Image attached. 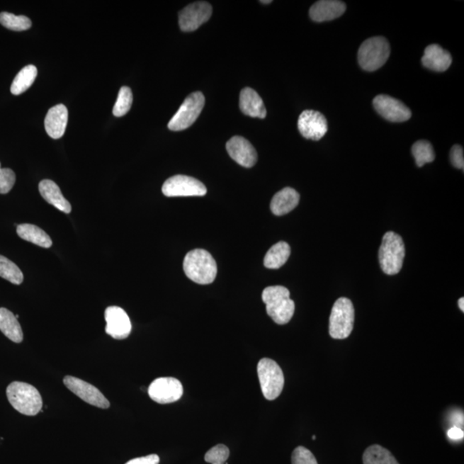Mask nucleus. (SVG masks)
Wrapping results in <instances>:
<instances>
[{"label": "nucleus", "mask_w": 464, "mask_h": 464, "mask_svg": "<svg viewBox=\"0 0 464 464\" xmlns=\"http://www.w3.org/2000/svg\"><path fill=\"white\" fill-rule=\"evenodd\" d=\"M405 254L404 242L402 237L394 232L385 233L378 255L379 264L383 273L394 276L400 272Z\"/></svg>", "instance_id": "nucleus-4"}, {"label": "nucleus", "mask_w": 464, "mask_h": 464, "mask_svg": "<svg viewBox=\"0 0 464 464\" xmlns=\"http://www.w3.org/2000/svg\"><path fill=\"white\" fill-rule=\"evenodd\" d=\"M0 277L15 285H20L23 281L21 270L14 262L3 256H0Z\"/></svg>", "instance_id": "nucleus-29"}, {"label": "nucleus", "mask_w": 464, "mask_h": 464, "mask_svg": "<svg viewBox=\"0 0 464 464\" xmlns=\"http://www.w3.org/2000/svg\"><path fill=\"white\" fill-rule=\"evenodd\" d=\"M148 394L159 404H168L180 400L183 397V385L175 378H157L149 386Z\"/></svg>", "instance_id": "nucleus-10"}, {"label": "nucleus", "mask_w": 464, "mask_h": 464, "mask_svg": "<svg viewBox=\"0 0 464 464\" xmlns=\"http://www.w3.org/2000/svg\"><path fill=\"white\" fill-rule=\"evenodd\" d=\"M0 330L11 341L16 343L23 341L21 325L15 315L6 308H0Z\"/></svg>", "instance_id": "nucleus-23"}, {"label": "nucleus", "mask_w": 464, "mask_h": 464, "mask_svg": "<svg viewBox=\"0 0 464 464\" xmlns=\"http://www.w3.org/2000/svg\"><path fill=\"white\" fill-rule=\"evenodd\" d=\"M162 192L167 197H188L204 196L208 191L200 181L191 176L176 175L165 181Z\"/></svg>", "instance_id": "nucleus-9"}, {"label": "nucleus", "mask_w": 464, "mask_h": 464, "mask_svg": "<svg viewBox=\"0 0 464 464\" xmlns=\"http://www.w3.org/2000/svg\"><path fill=\"white\" fill-rule=\"evenodd\" d=\"M230 157L241 166L251 168L257 162V152L249 141L241 136H234L227 144Z\"/></svg>", "instance_id": "nucleus-16"}, {"label": "nucleus", "mask_w": 464, "mask_h": 464, "mask_svg": "<svg viewBox=\"0 0 464 464\" xmlns=\"http://www.w3.org/2000/svg\"><path fill=\"white\" fill-rule=\"evenodd\" d=\"M412 153L418 167L431 163L435 159L433 145L429 141L419 140L412 147Z\"/></svg>", "instance_id": "nucleus-28"}, {"label": "nucleus", "mask_w": 464, "mask_h": 464, "mask_svg": "<svg viewBox=\"0 0 464 464\" xmlns=\"http://www.w3.org/2000/svg\"><path fill=\"white\" fill-rule=\"evenodd\" d=\"M290 248L285 242H278L272 246L266 254L264 266L269 269H278L282 267L289 259Z\"/></svg>", "instance_id": "nucleus-25"}, {"label": "nucleus", "mask_w": 464, "mask_h": 464, "mask_svg": "<svg viewBox=\"0 0 464 464\" xmlns=\"http://www.w3.org/2000/svg\"><path fill=\"white\" fill-rule=\"evenodd\" d=\"M39 191L43 199L64 213H70L69 201L62 195L59 186L51 180H43L39 184Z\"/></svg>", "instance_id": "nucleus-22"}, {"label": "nucleus", "mask_w": 464, "mask_h": 464, "mask_svg": "<svg viewBox=\"0 0 464 464\" xmlns=\"http://www.w3.org/2000/svg\"><path fill=\"white\" fill-rule=\"evenodd\" d=\"M423 66L435 72H446L449 69L453 57L449 52L443 50L437 44L426 47L421 59Z\"/></svg>", "instance_id": "nucleus-19"}, {"label": "nucleus", "mask_w": 464, "mask_h": 464, "mask_svg": "<svg viewBox=\"0 0 464 464\" xmlns=\"http://www.w3.org/2000/svg\"><path fill=\"white\" fill-rule=\"evenodd\" d=\"M230 455V450L225 445H217L205 455V461L211 464H225Z\"/></svg>", "instance_id": "nucleus-32"}, {"label": "nucleus", "mask_w": 464, "mask_h": 464, "mask_svg": "<svg viewBox=\"0 0 464 464\" xmlns=\"http://www.w3.org/2000/svg\"><path fill=\"white\" fill-rule=\"evenodd\" d=\"M205 106V96L203 93L196 91L189 95L183 104L169 120L168 128L171 131H183L191 127L200 116Z\"/></svg>", "instance_id": "nucleus-8"}, {"label": "nucleus", "mask_w": 464, "mask_h": 464, "mask_svg": "<svg viewBox=\"0 0 464 464\" xmlns=\"http://www.w3.org/2000/svg\"><path fill=\"white\" fill-rule=\"evenodd\" d=\"M390 55L389 42L382 36H375L361 44L358 52V63L365 71H377L386 63Z\"/></svg>", "instance_id": "nucleus-5"}, {"label": "nucleus", "mask_w": 464, "mask_h": 464, "mask_svg": "<svg viewBox=\"0 0 464 464\" xmlns=\"http://www.w3.org/2000/svg\"><path fill=\"white\" fill-rule=\"evenodd\" d=\"M346 11V4L337 0H321L310 9V17L315 22L331 21L340 18Z\"/></svg>", "instance_id": "nucleus-17"}, {"label": "nucleus", "mask_w": 464, "mask_h": 464, "mask_svg": "<svg viewBox=\"0 0 464 464\" xmlns=\"http://www.w3.org/2000/svg\"><path fill=\"white\" fill-rule=\"evenodd\" d=\"M364 464H399L390 451L381 446H371L366 450L363 455Z\"/></svg>", "instance_id": "nucleus-27"}, {"label": "nucleus", "mask_w": 464, "mask_h": 464, "mask_svg": "<svg viewBox=\"0 0 464 464\" xmlns=\"http://www.w3.org/2000/svg\"><path fill=\"white\" fill-rule=\"evenodd\" d=\"M132 103V93L131 89L127 86L120 88L117 98L113 114L116 117L123 116L130 111Z\"/></svg>", "instance_id": "nucleus-31"}, {"label": "nucleus", "mask_w": 464, "mask_h": 464, "mask_svg": "<svg viewBox=\"0 0 464 464\" xmlns=\"http://www.w3.org/2000/svg\"><path fill=\"white\" fill-rule=\"evenodd\" d=\"M373 106L379 115L392 123L409 120L411 111L401 101L387 95H379L373 100Z\"/></svg>", "instance_id": "nucleus-13"}, {"label": "nucleus", "mask_w": 464, "mask_h": 464, "mask_svg": "<svg viewBox=\"0 0 464 464\" xmlns=\"http://www.w3.org/2000/svg\"><path fill=\"white\" fill-rule=\"evenodd\" d=\"M213 14V7L209 3L198 1L179 12V26L184 32L195 31L208 22Z\"/></svg>", "instance_id": "nucleus-11"}, {"label": "nucleus", "mask_w": 464, "mask_h": 464, "mask_svg": "<svg viewBox=\"0 0 464 464\" xmlns=\"http://www.w3.org/2000/svg\"><path fill=\"white\" fill-rule=\"evenodd\" d=\"M298 128L305 139L317 141L328 132V122L320 112L305 111L298 118Z\"/></svg>", "instance_id": "nucleus-14"}, {"label": "nucleus", "mask_w": 464, "mask_h": 464, "mask_svg": "<svg viewBox=\"0 0 464 464\" xmlns=\"http://www.w3.org/2000/svg\"><path fill=\"white\" fill-rule=\"evenodd\" d=\"M160 461L159 455L156 454L149 455L147 457L137 458L130 460L126 464H159Z\"/></svg>", "instance_id": "nucleus-36"}, {"label": "nucleus", "mask_w": 464, "mask_h": 464, "mask_svg": "<svg viewBox=\"0 0 464 464\" xmlns=\"http://www.w3.org/2000/svg\"><path fill=\"white\" fill-rule=\"evenodd\" d=\"M451 164L455 168L463 169L464 168L463 148L458 145H454L451 150Z\"/></svg>", "instance_id": "nucleus-35"}, {"label": "nucleus", "mask_w": 464, "mask_h": 464, "mask_svg": "<svg viewBox=\"0 0 464 464\" xmlns=\"http://www.w3.org/2000/svg\"><path fill=\"white\" fill-rule=\"evenodd\" d=\"M458 306H459L460 310H461L462 312H464V298H460V300H458Z\"/></svg>", "instance_id": "nucleus-38"}, {"label": "nucleus", "mask_w": 464, "mask_h": 464, "mask_svg": "<svg viewBox=\"0 0 464 464\" xmlns=\"http://www.w3.org/2000/svg\"><path fill=\"white\" fill-rule=\"evenodd\" d=\"M64 385L69 389L72 393L78 395L83 401L92 406L100 407V409H108L111 406L110 402L95 386L90 385L86 381L78 378L67 376L64 378Z\"/></svg>", "instance_id": "nucleus-12"}, {"label": "nucleus", "mask_w": 464, "mask_h": 464, "mask_svg": "<svg viewBox=\"0 0 464 464\" xmlns=\"http://www.w3.org/2000/svg\"><path fill=\"white\" fill-rule=\"evenodd\" d=\"M292 464H318L312 451L304 446H298L293 451Z\"/></svg>", "instance_id": "nucleus-33"}, {"label": "nucleus", "mask_w": 464, "mask_h": 464, "mask_svg": "<svg viewBox=\"0 0 464 464\" xmlns=\"http://www.w3.org/2000/svg\"><path fill=\"white\" fill-rule=\"evenodd\" d=\"M36 76H38V68L33 64L23 67L11 84L12 94L20 95L26 92L33 84Z\"/></svg>", "instance_id": "nucleus-26"}, {"label": "nucleus", "mask_w": 464, "mask_h": 464, "mask_svg": "<svg viewBox=\"0 0 464 464\" xmlns=\"http://www.w3.org/2000/svg\"><path fill=\"white\" fill-rule=\"evenodd\" d=\"M355 310L352 301L340 298L334 302L329 317V334L336 340L348 338L353 329Z\"/></svg>", "instance_id": "nucleus-6"}, {"label": "nucleus", "mask_w": 464, "mask_h": 464, "mask_svg": "<svg viewBox=\"0 0 464 464\" xmlns=\"http://www.w3.org/2000/svg\"><path fill=\"white\" fill-rule=\"evenodd\" d=\"M0 23L11 30L23 31L29 30L32 23L26 16H16L9 12L0 13Z\"/></svg>", "instance_id": "nucleus-30"}, {"label": "nucleus", "mask_w": 464, "mask_h": 464, "mask_svg": "<svg viewBox=\"0 0 464 464\" xmlns=\"http://www.w3.org/2000/svg\"><path fill=\"white\" fill-rule=\"evenodd\" d=\"M6 395L11 405L20 414L34 417L41 412L43 405L41 395L29 383H11L7 387Z\"/></svg>", "instance_id": "nucleus-3"}, {"label": "nucleus", "mask_w": 464, "mask_h": 464, "mask_svg": "<svg viewBox=\"0 0 464 464\" xmlns=\"http://www.w3.org/2000/svg\"><path fill=\"white\" fill-rule=\"evenodd\" d=\"M257 373L264 397L268 401L276 400L285 385L284 373L280 366L271 358H261L257 365Z\"/></svg>", "instance_id": "nucleus-7"}, {"label": "nucleus", "mask_w": 464, "mask_h": 464, "mask_svg": "<svg viewBox=\"0 0 464 464\" xmlns=\"http://www.w3.org/2000/svg\"><path fill=\"white\" fill-rule=\"evenodd\" d=\"M106 333L116 340H123L131 333L132 324L125 310L118 306H111L105 310Z\"/></svg>", "instance_id": "nucleus-15"}, {"label": "nucleus", "mask_w": 464, "mask_h": 464, "mask_svg": "<svg viewBox=\"0 0 464 464\" xmlns=\"http://www.w3.org/2000/svg\"><path fill=\"white\" fill-rule=\"evenodd\" d=\"M18 235L22 239L43 248H50L52 242L50 236L41 228L34 225L23 224L17 227Z\"/></svg>", "instance_id": "nucleus-24"}, {"label": "nucleus", "mask_w": 464, "mask_h": 464, "mask_svg": "<svg viewBox=\"0 0 464 464\" xmlns=\"http://www.w3.org/2000/svg\"><path fill=\"white\" fill-rule=\"evenodd\" d=\"M262 301L266 310L277 324H288L295 312V302L290 298V292L285 286H268L262 292Z\"/></svg>", "instance_id": "nucleus-1"}, {"label": "nucleus", "mask_w": 464, "mask_h": 464, "mask_svg": "<svg viewBox=\"0 0 464 464\" xmlns=\"http://www.w3.org/2000/svg\"><path fill=\"white\" fill-rule=\"evenodd\" d=\"M261 4H270V3H272V1H270V0H269V1H261Z\"/></svg>", "instance_id": "nucleus-39"}, {"label": "nucleus", "mask_w": 464, "mask_h": 464, "mask_svg": "<svg viewBox=\"0 0 464 464\" xmlns=\"http://www.w3.org/2000/svg\"><path fill=\"white\" fill-rule=\"evenodd\" d=\"M68 120V111L63 104L56 105L48 111L44 124L47 135L52 139L62 138L66 132Z\"/></svg>", "instance_id": "nucleus-18"}, {"label": "nucleus", "mask_w": 464, "mask_h": 464, "mask_svg": "<svg viewBox=\"0 0 464 464\" xmlns=\"http://www.w3.org/2000/svg\"><path fill=\"white\" fill-rule=\"evenodd\" d=\"M300 196L295 189L285 188L273 197L270 208L274 215H288L300 203Z\"/></svg>", "instance_id": "nucleus-21"}, {"label": "nucleus", "mask_w": 464, "mask_h": 464, "mask_svg": "<svg viewBox=\"0 0 464 464\" xmlns=\"http://www.w3.org/2000/svg\"><path fill=\"white\" fill-rule=\"evenodd\" d=\"M186 276L200 285H208L217 276V264L211 254L205 249H193L186 255L183 261Z\"/></svg>", "instance_id": "nucleus-2"}, {"label": "nucleus", "mask_w": 464, "mask_h": 464, "mask_svg": "<svg viewBox=\"0 0 464 464\" xmlns=\"http://www.w3.org/2000/svg\"><path fill=\"white\" fill-rule=\"evenodd\" d=\"M239 106L244 115L255 118L264 119L267 115L265 104L258 93L251 88H244L241 91Z\"/></svg>", "instance_id": "nucleus-20"}, {"label": "nucleus", "mask_w": 464, "mask_h": 464, "mask_svg": "<svg viewBox=\"0 0 464 464\" xmlns=\"http://www.w3.org/2000/svg\"><path fill=\"white\" fill-rule=\"evenodd\" d=\"M16 175L11 169H2L0 166V193H7L13 188Z\"/></svg>", "instance_id": "nucleus-34"}, {"label": "nucleus", "mask_w": 464, "mask_h": 464, "mask_svg": "<svg viewBox=\"0 0 464 464\" xmlns=\"http://www.w3.org/2000/svg\"><path fill=\"white\" fill-rule=\"evenodd\" d=\"M448 438L451 439V441H460V439L463 438V431L458 426L451 427V429L447 431Z\"/></svg>", "instance_id": "nucleus-37"}]
</instances>
